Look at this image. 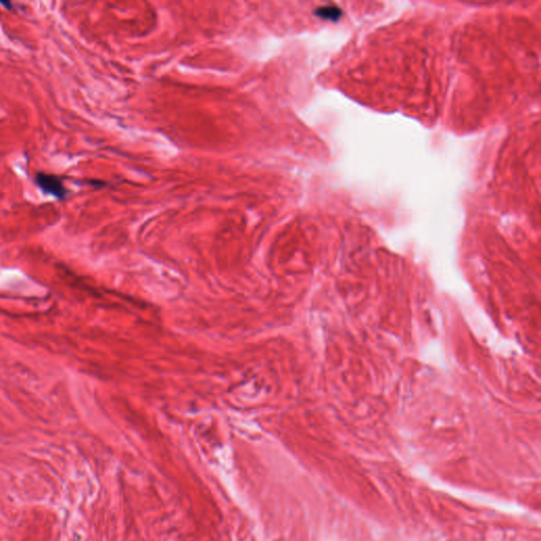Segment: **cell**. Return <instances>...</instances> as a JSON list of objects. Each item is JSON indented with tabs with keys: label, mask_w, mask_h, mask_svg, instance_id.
Returning <instances> with one entry per match:
<instances>
[{
	"label": "cell",
	"mask_w": 541,
	"mask_h": 541,
	"mask_svg": "<svg viewBox=\"0 0 541 541\" xmlns=\"http://www.w3.org/2000/svg\"><path fill=\"white\" fill-rule=\"evenodd\" d=\"M35 182L45 194L53 196L57 199H65L68 195V190L64 185L63 180L57 176L48 175L45 172H39L35 177Z\"/></svg>",
	"instance_id": "obj_1"
},
{
	"label": "cell",
	"mask_w": 541,
	"mask_h": 541,
	"mask_svg": "<svg viewBox=\"0 0 541 541\" xmlns=\"http://www.w3.org/2000/svg\"><path fill=\"white\" fill-rule=\"evenodd\" d=\"M315 13L318 17L324 18V19L336 21V19L340 18V8L336 7H322L320 8Z\"/></svg>",
	"instance_id": "obj_2"
}]
</instances>
